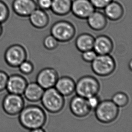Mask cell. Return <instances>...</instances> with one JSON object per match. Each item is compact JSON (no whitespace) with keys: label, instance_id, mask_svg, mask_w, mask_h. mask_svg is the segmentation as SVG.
<instances>
[{"label":"cell","instance_id":"1f68e13d","mask_svg":"<svg viewBox=\"0 0 132 132\" xmlns=\"http://www.w3.org/2000/svg\"><path fill=\"white\" fill-rule=\"evenodd\" d=\"M2 24L0 23V37L1 36H2V34H3V26H2Z\"/></svg>","mask_w":132,"mask_h":132},{"label":"cell","instance_id":"d4e9b609","mask_svg":"<svg viewBox=\"0 0 132 132\" xmlns=\"http://www.w3.org/2000/svg\"><path fill=\"white\" fill-rule=\"evenodd\" d=\"M20 71L23 75H29L32 73L34 70V66L29 61L25 60L18 67Z\"/></svg>","mask_w":132,"mask_h":132},{"label":"cell","instance_id":"d6986e66","mask_svg":"<svg viewBox=\"0 0 132 132\" xmlns=\"http://www.w3.org/2000/svg\"><path fill=\"white\" fill-rule=\"evenodd\" d=\"M44 89L37 82L28 84L23 95L28 101L32 102H38L41 100Z\"/></svg>","mask_w":132,"mask_h":132},{"label":"cell","instance_id":"e0dca14e","mask_svg":"<svg viewBox=\"0 0 132 132\" xmlns=\"http://www.w3.org/2000/svg\"><path fill=\"white\" fill-rule=\"evenodd\" d=\"M104 14L107 19L113 21L120 20L124 14V9L119 2L113 1L105 6L103 9Z\"/></svg>","mask_w":132,"mask_h":132},{"label":"cell","instance_id":"f546056e","mask_svg":"<svg viewBox=\"0 0 132 132\" xmlns=\"http://www.w3.org/2000/svg\"><path fill=\"white\" fill-rule=\"evenodd\" d=\"M87 100L91 109H95L100 102L99 98L96 95L89 97Z\"/></svg>","mask_w":132,"mask_h":132},{"label":"cell","instance_id":"5bb4252c","mask_svg":"<svg viewBox=\"0 0 132 132\" xmlns=\"http://www.w3.org/2000/svg\"><path fill=\"white\" fill-rule=\"evenodd\" d=\"M113 46L111 38L105 35H102L95 38L93 49L97 55H106L112 51Z\"/></svg>","mask_w":132,"mask_h":132},{"label":"cell","instance_id":"52a82bcc","mask_svg":"<svg viewBox=\"0 0 132 132\" xmlns=\"http://www.w3.org/2000/svg\"><path fill=\"white\" fill-rule=\"evenodd\" d=\"M27 57V52L25 48L18 44L9 46L4 54L5 62L13 68H18L22 63L26 60Z\"/></svg>","mask_w":132,"mask_h":132},{"label":"cell","instance_id":"2e32d148","mask_svg":"<svg viewBox=\"0 0 132 132\" xmlns=\"http://www.w3.org/2000/svg\"><path fill=\"white\" fill-rule=\"evenodd\" d=\"M29 18L31 24L35 28L39 29H44L49 22V16L45 11L38 8Z\"/></svg>","mask_w":132,"mask_h":132},{"label":"cell","instance_id":"7402d4cb","mask_svg":"<svg viewBox=\"0 0 132 132\" xmlns=\"http://www.w3.org/2000/svg\"><path fill=\"white\" fill-rule=\"evenodd\" d=\"M112 101L118 107H123L128 103L129 98L125 93L118 92L113 95Z\"/></svg>","mask_w":132,"mask_h":132},{"label":"cell","instance_id":"3957f363","mask_svg":"<svg viewBox=\"0 0 132 132\" xmlns=\"http://www.w3.org/2000/svg\"><path fill=\"white\" fill-rule=\"evenodd\" d=\"M119 113V107L112 100H105L100 103L95 109L96 119L103 123H111L116 120Z\"/></svg>","mask_w":132,"mask_h":132},{"label":"cell","instance_id":"cb8c5ba5","mask_svg":"<svg viewBox=\"0 0 132 132\" xmlns=\"http://www.w3.org/2000/svg\"><path fill=\"white\" fill-rule=\"evenodd\" d=\"M59 42L51 34L46 36L43 40V46L48 50L55 49L58 45Z\"/></svg>","mask_w":132,"mask_h":132},{"label":"cell","instance_id":"44dd1931","mask_svg":"<svg viewBox=\"0 0 132 132\" xmlns=\"http://www.w3.org/2000/svg\"><path fill=\"white\" fill-rule=\"evenodd\" d=\"M95 38L91 34L84 33L80 34L75 40V46L79 51L82 52L93 49Z\"/></svg>","mask_w":132,"mask_h":132},{"label":"cell","instance_id":"6da1fadb","mask_svg":"<svg viewBox=\"0 0 132 132\" xmlns=\"http://www.w3.org/2000/svg\"><path fill=\"white\" fill-rule=\"evenodd\" d=\"M19 114L20 124L30 132L42 128L46 122V113L38 105H32L24 107Z\"/></svg>","mask_w":132,"mask_h":132},{"label":"cell","instance_id":"4316f807","mask_svg":"<svg viewBox=\"0 0 132 132\" xmlns=\"http://www.w3.org/2000/svg\"><path fill=\"white\" fill-rule=\"evenodd\" d=\"M95 9L102 10L113 0H89Z\"/></svg>","mask_w":132,"mask_h":132},{"label":"cell","instance_id":"277c9868","mask_svg":"<svg viewBox=\"0 0 132 132\" xmlns=\"http://www.w3.org/2000/svg\"><path fill=\"white\" fill-rule=\"evenodd\" d=\"M100 89V83L96 78L86 75L81 77L76 83L75 92L77 95L88 99L97 94Z\"/></svg>","mask_w":132,"mask_h":132},{"label":"cell","instance_id":"ffe728a7","mask_svg":"<svg viewBox=\"0 0 132 132\" xmlns=\"http://www.w3.org/2000/svg\"><path fill=\"white\" fill-rule=\"evenodd\" d=\"M72 0H52L51 9L54 14L64 16L71 12Z\"/></svg>","mask_w":132,"mask_h":132},{"label":"cell","instance_id":"83f0119b","mask_svg":"<svg viewBox=\"0 0 132 132\" xmlns=\"http://www.w3.org/2000/svg\"><path fill=\"white\" fill-rule=\"evenodd\" d=\"M52 0H37L36 2L37 7L38 8L47 11L51 9Z\"/></svg>","mask_w":132,"mask_h":132},{"label":"cell","instance_id":"7a4b0ae2","mask_svg":"<svg viewBox=\"0 0 132 132\" xmlns=\"http://www.w3.org/2000/svg\"><path fill=\"white\" fill-rule=\"evenodd\" d=\"M45 90L41 99L42 105L51 113L60 112L64 107V96L54 87Z\"/></svg>","mask_w":132,"mask_h":132},{"label":"cell","instance_id":"9a60e30c","mask_svg":"<svg viewBox=\"0 0 132 132\" xmlns=\"http://www.w3.org/2000/svg\"><path fill=\"white\" fill-rule=\"evenodd\" d=\"M75 81L71 77L63 76L58 78L55 88L63 96H69L72 94L75 89Z\"/></svg>","mask_w":132,"mask_h":132},{"label":"cell","instance_id":"7c38bea8","mask_svg":"<svg viewBox=\"0 0 132 132\" xmlns=\"http://www.w3.org/2000/svg\"><path fill=\"white\" fill-rule=\"evenodd\" d=\"M37 7L34 0H13L12 3L14 12L22 18L29 17Z\"/></svg>","mask_w":132,"mask_h":132},{"label":"cell","instance_id":"ba28073f","mask_svg":"<svg viewBox=\"0 0 132 132\" xmlns=\"http://www.w3.org/2000/svg\"><path fill=\"white\" fill-rule=\"evenodd\" d=\"M2 106L6 114L15 116L19 114L24 107V101L22 95L9 93L4 97Z\"/></svg>","mask_w":132,"mask_h":132},{"label":"cell","instance_id":"4fadbf2b","mask_svg":"<svg viewBox=\"0 0 132 132\" xmlns=\"http://www.w3.org/2000/svg\"><path fill=\"white\" fill-rule=\"evenodd\" d=\"M27 84V80L24 77L14 74L9 76L5 89L10 93L22 95Z\"/></svg>","mask_w":132,"mask_h":132},{"label":"cell","instance_id":"8992f818","mask_svg":"<svg viewBox=\"0 0 132 132\" xmlns=\"http://www.w3.org/2000/svg\"><path fill=\"white\" fill-rule=\"evenodd\" d=\"M75 33L76 30L73 24L66 20L56 22L51 28V34L61 43L70 41L75 36Z\"/></svg>","mask_w":132,"mask_h":132},{"label":"cell","instance_id":"9c48e42d","mask_svg":"<svg viewBox=\"0 0 132 132\" xmlns=\"http://www.w3.org/2000/svg\"><path fill=\"white\" fill-rule=\"evenodd\" d=\"M59 78L57 71L53 68H45L40 70L36 77V82L44 89L54 87Z\"/></svg>","mask_w":132,"mask_h":132},{"label":"cell","instance_id":"603a6c76","mask_svg":"<svg viewBox=\"0 0 132 132\" xmlns=\"http://www.w3.org/2000/svg\"><path fill=\"white\" fill-rule=\"evenodd\" d=\"M10 11L7 4L2 0H0V23H5L9 19Z\"/></svg>","mask_w":132,"mask_h":132},{"label":"cell","instance_id":"d6a6232c","mask_svg":"<svg viewBox=\"0 0 132 132\" xmlns=\"http://www.w3.org/2000/svg\"><path fill=\"white\" fill-rule=\"evenodd\" d=\"M129 68L130 69V70L131 71L132 70V60H130V61H129Z\"/></svg>","mask_w":132,"mask_h":132},{"label":"cell","instance_id":"484cf974","mask_svg":"<svg viewBox=\"0 0 132 132\" xmlns=\"http://www.w3.org/2000/svg\"><path fill=\"white\" fill-rule=\"evenodd\" d=\"M97 55L94 50H90L82 52V58L86 62H92L96 55Z\"/></svg>","mask_w":132,"mask_h":132},{"label":"cell","instance_id":"8fae6325","mask_svg":"<svg viewBox=\"0 0 132 132\" xmlns=\"http://www.w3.org/2000/svg\"><path fill=\"white\" fill-rule=\"evenodd\" d=\"M95 11L89 0H73L72 2L71 12L79 19H87Z\"/></svg>","mask_w":132,"mask_h":132},{"label":"cell","instance_id":"5b68a950","mask_svg":"<svg viewBox=\"0 0 132 132\" xmlns=\"http://www.w3.org/2000/svg\"><path fill=\"white\" fill-rule=\"evenodd\" d=\"M91 63L93 71L101 77L111 75L114 72L116 67L115 60L109 54L97 55Z\"/></svg>","mask_w":132,"mask_h":132},{"label":"cell","instance_id":"30bf717a","mask_svg":"<svg viewBox=\"0 0 132 132\" xmlns=\"http://www.w3.org/2000/svg\"><path fill=\"white\" fill-rule=\"evenodd\" d=\"M69 106L72 113L79 118L87 116L92 110L88 103L87 99L77 95L71 98Z\"/></svg>","mask_w":132,"mask_h":132},{"label":"cell","instance_id":"4dcf8cb0","mask_svg":"<svg viewBox=\"0 0 132 132\" xmlns=\"http://www.w3.org/2000/svg\"><path fill=\"white\" fill-rule=\"evenodd\" d=\"M46 130L43 129L42 128H38V129H35L34 130L31 131V132H45Z\"/></svg>","mask_w":132,"mask_h":132},{"label":"cell","instance_id":"f1b7e54d","mask_svg":"<svg viewBox=\"0 0 132 132\" xmlns=\"http://www.w3.org/2000/svg\"><path fill=\"white\" fill-rule=\"evenodd\" d=\"M9 76L5 72L0 70V92L5 90Z\"/></svg>","mask_w":132,"mask_h":132},{"label":"cell","instance_id":"ac0fdd59","mask_svg":"<svg viewBox=\"0 0 132 132\" xmlns=\"http://www.w3.org/2000/svg\"><path fill=\"white\" fill-rule=\"evenodd\" d=\"M107 18L103 13L95 11L86 20L89 27L96 31L103 30L107 25Z\"/></svg>","mask_w":132,"mask_h":132}]
</instances>
